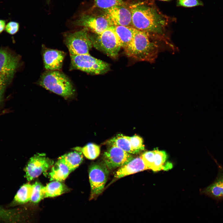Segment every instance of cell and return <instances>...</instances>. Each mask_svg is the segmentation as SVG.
Instances as JSON below:
<instances>
[{
  "mask_svg": "<svg viewBox=\"0 0 223 223\" xmlns=\"http://www.w3.org/2000/svg\"><path fill=\"white\" fill-rule=\"evenodd\" d=\"M155 150L146 151L141 156L142 160L145 164L149 169H151L153 165Z\"/></svg>",
  "mask_w": 223,
  "mask_h": 223,
  "instance_id": "27",
  "label": "cell"
},
{
  "mask_svg": "<svg viewBox=\"0 0 223 223\" xmlns=\"http://www.w3.org/2000/svg\"><path fill=\"white\" fill-rule=\"evenodd\" d=\"M64 41L70 55L89 54L93 46L88 31L85 28L66 33L64 35Z\"/></svg>",
  "mask_w": 223,
  "mask_h": 223,
  "instance_id": "6",
  "label": "cell"
},
{
  "mask_svg": "<svg viewBox=\"0 0 223 223\" xmlns=\"http://www.w3.org/2000/svg\"><path fill=\"white\" fill-rule=\"evenodd\" d=\"M11 80L6 76L0 73V106L3 100L6 88Z\"/></svg>",
  "mask_w": 223,
  "mask_h": 223,
  "instance_id": "28",
  "label": "cell"
},
{
  "mask_svg": "<svg viewBox=\"0 0 223 223\" xmlns=\"http://www.w3.org/2000/svg\"><path fill=\"white\" fill-rule=\"evenodd\" d=\"M33 188L30 201L34 203H38L45 198L43 190L44 186L38 182L33 185Z\"/></svg>",
  "mask_w": 223,
  "mask_h": 223,
  "instance_id": "24",
  "label": "cell"
},
{
  "mask_svg": "<svg viewBox=\"0 0 223 223\" xmlns=\"http://www.w3.org/2000/svg\"><path fill=\"white\" fill-rule=\"evenodd\" d=\"M76 26L83 27L88 31L95 34H100L111 26L103 14L96 15L83 13L73 22Z\"/></svg>",
  "mask_w": 223,
  "mask_h": 223,
  "instance_id": "8",
  "label": "cell"
},
{
  "mask_svg": "<svg viewBox=\"0 0 223 223\" xmlns=\"http://www.w3.org/2000/svg\"><path fill=\"white\" fill-rule=\"evenodd\" d=\"M53 164V161L45 154H38L32 157L25 168V177L31 181L48 170Z\"/></svg>",
  "mask_w": 223,
  "mask_h": 223,
  "instance_id": "9",
  "label": "cell"
},
{
  "mask_svg": "<svg viewBox=\"0 0 223 223\" xmlns=\"http://www.w3.org/2000/svg\"><path fill=\"white\" fill-rule=\"evenodd\" d=\"M103 10V15L111 26H132L131 13L125 5L115 6Z\"/></svg>",
  "mask_w": 223,
  "mask_h": 223,
  "instance_id": "10",
  "label": "cell"
},
{
  "mask_svg": "<svg viewBox=\"0 0 223 223\" xmlns=\"http://www.w3.org/2000/svg\"><path fill=\"white\" fill-rule=\"evenodd\" d=\"M38 84L65 99L72 98L75 90L68 78L60 71L48 70L44 72Z\"/></svg>",
  "mask_w": 223,
  "mask_h": 223,
  "instance_id": "3",
  "label": "cell"
},
{
  "mask_svg": "<svg viewBox=\"0 0 223 223\" xmlns=\"http://www.w3.org/2000/svg\"><path fill=\"white\" fill-rule=\"evenodd\" d=\"M89 178L91 187L90 200L96 199L103 191L108 179L109 172L106 164L97 163L89 169Z\"/></svg>",
  "mask_w": 223,
  "mask_h": 223,
  "instance_id": "7",
  "label": "cell"
},
{
  "mask_svg": "<svg viewBox=\"0 0 223 223\" xmlns=\"http://www.w3.org/2000/svg\"><path fill=\"white\" fill-rule=\"evenodd\" d=\"M167 157L165 151L155 150L154 161L151 169L154 171H160L163 169Z\"/></svg>",
  "mask_w": 223,
  "mask_h": 223,
  "instance_id": "23",
  "label": "cell"
},
{
  "mask_svg": "<svg viewBox=\"0 0 223 223\" xmlns=\"http://www.w3.org/2000/svg\"><path fill=\"white\" fill-rule=\"evenodd\" d=\"M74 149L81 152L86 158L90 160L97 158L100 151L99 146L92 143H89L83 147H77Z\"/></svg>",
  "mask_w": 223,
  "mask_h": 223,
  "instance_id": "22",
  "label": "cell"
},
{
  "mask_svg": "<svg viewBox=\"0 0 223 223\" xmlns=\"http://www.w3.org/2000/svg\"><path fill=\"white\" fill-rule=\"evenodd\" d=\"M219 169L214 181L201 191L202 193L217 200L223 199V169Z\"/></svg>",
  "mask_w": 223,
  "mask_h": 223,
  "instance_id": "15",
  "label": "cell"
},
{
  "mask_svg": "<svg viewBox=\"0 0 223 223\" xmlns=\"http://www.w3.org/2000/svg\"><path fill=\"white\" fill-rule=\"evenodd\" d=\"M70 56V69L79 70L91 75L103 74L110 70L108 63L90 54Z\"/></svg>",
  "mask_w": 223,
  "mask_h": 223,
  "instance_id": "4",
  "label": "cell"
},
{
  "mask_svg": "<svg viewBox=\"0 0 223 223\" xmlns=\"http://www.w3.org/2000/svg\"><path fill=\"white\" fill-rule=\"evenodd\" d=\"M20 57L5 48L0 49V73L12 80L20 64Z\"/></svg>",
  "mask_w": 223,
  "mask_h": 223,
  "instance_id": "12",
  "label": "cell"
},
{
  "mask_svg": "<svg viewBox=\"0 0 223 223\" xmlns=\"http://www.w3.org/2000/svg\"><path fill=\"white\" fill-rule=\"evenodd\" d=\"M72 172L65 164L58 159L53 165L49 173L50 180L61 181L64 180Z\"/></svg>",
  "mask_w": 223,
  "mask_h": 223,
  "instance_id": "17",
  "label": "cell"
},
{
  "mask_svg": "<svg viewBox=\"0 0 223 223\" xmlns=\"http://www.w3.org/2000/svg\"><path fill=\"white\" fill-rule=\"evenodd\" d=\"M65 55V52L58 50L46 49L43 52L45 68L47 70L60 71Z\"/></svg>",
  "mask_w": 223,
  "mask_h": 223,
  "instance_id": "13",
  "label": "cell"
},
{
  "mask_svg": "<svg viewBox=\"0 0 223 223\" xmlns=\"http://www.w3.org/2000/svg\"><path fill=\"white\" fill-rule=\"evenodd\" d=\"M111 28L115 33L121 48H125L132 39L136 30L132 26H112Z\"/></svg>",
  "mask_w": 223,
  "mask_h": 223,
  "instance_id": "16",
  "label": "cell"
},
{
  "mask_svg": "<svg viewBox=\"0 0 223 223\" xmlns=\"http://www.w3.org/2000/svg\"><path fill=\"white\" fill-rule=\"evenodd\" d=\"M160 0V1H170L171 0Z\"/></svg>",
  "mask_w": 223,
  "mask_h": 223,
  "instance_id": "32",
  "label": "cell"
},
{
  "mask_svg": "<svg viewBox=\"0 0 223 223\" xmlns=\"http://www.w3.org/2000/svg\"><path fill=\"white\" fill-rule=\"evenodd\" d=\"M164 45L173 47L167 37L136 29L131 41L124 49L128 57L152 63Z\"/></svg>",
  "mask_w": 223,
  "mask_h": 223,
  "instance_id": "2",
  "label": "cell"
},
{
  "mask_svg": "<svg viewBox=\"0 0 223 223\" xmlns=\"http://www.w3.org/2000/svg\"><path fill=\"white\" fill-rule=\"evenodd\" d=\"M50 0H47V1H48V2H50Z\"/></svg>",
  "mask_w": 223,
  "mask_h": 223,
  "instance_id": "33",
  "label": "cell"
},
{
  "mask_svg": "<svg viewBox=\"0 0 223 223\" xmlns=\"http://www.w3.org/2000/svg\"><path fill=\"white\" fill-rule=\"evenodd\" d=\"M132 26L136 29L168 37L167 28L172 20L161 13L153 0H146L132 4Z\"/></svg>",
  "mask_w": 223,
  "mask_h": 223,
  "instance_id": "1",
  "label": "cell"
},
{
  "mask_svg": "<svg viewBox=\"0 0 223 223\" xmlns=\"http://www.w3.org/2000/svg\"><path fill=\"white\" fill-rule=\"evenodd\" d=\"M82 152L75 151L66 154L58 159L65 164L72 171H74L81 164L83 160Z\"/></svg>",
  "mask_w": 223,
  "mask_h": 223,
  "instance_id": "18",
  "label": "cell"
},
{
  "mask_svg": "<svg viewBox=\"0 0 223 223\" xmlns=\"http://www.w3.org/2000/svg\"><path fill=\"white\" fill-rule=\"evenodd\" d=\"M45 198L57 196L69 190L67 187L60 181H54L44 186Z\"/></svg>",
  "mask_w": 223,
  "mask_h": 223,
  "instance_id": "19",
  "label": "cell"
},
{
  "mask_svg": "<svg viewBox=\"0 0 223 223\" xmlns=\"http://www.w3.org/2000/svg\"><path fill=\"white\" fill-rule=\"evenodd\" d=\"M127 137L135 154L138 153L144 150L143 140L141 137L137 135H134L132 137L127 136Z\"/></svg>",
  "mask_w": 223,
  "mask_h": 223,
  "instance_id": "26",
  "label": "cell"
},
{
  "mask_svg": "<svg viewBox=\"0 0 223 223\" xmlns=\"http://www.w3.org/2000/svg\"><path fill=\"white\" fill-rule=\"evenodd\" d=\"M203 5L200 0H177V6L185 7H192Z\"/></svg>",
  "mask_w": 223,
  "mask_h": 223,
  "instance_id": "29",
  "label": "cell"
},
{
  "mask_svg": "<svg viewBox=\"0 0 223 223\" xmlns=\"http://www.w3.org/2000/svg\"><path fill=\"white\" fill-rule=\"evenodd\" d=\"M111 27L100 34L89 33V37L95 48L110 57L116 58L121 47Z\"/></svg>",
  "mask_w": 223,
  "mask_h": 223,
  "instance_id": "5",
  "label": "cell"
},
{
  "mask_svg": "<svg viewBox=\"0 0 223 223\" xmlns=\"http://www.w3.org/2000/svg\"><path fill=\"white\" fill-rule=\"evenodd\" d=\"M148 169L144 164L142 157L140 156L133 158L126 164L120 167L116 172L115 177L116 178H120Z\"/></svg>",
  "mask_w": 223,
  "mask_h": 223,
  "instance_id": "14",
  "label": "cell"
},
{
  "mask_svg": "<svg viewBox=\"0 0 223 223\" xmlns=\"http://www.w3.org/2000/svg\"><path fill=\"white\" fill-rule=\"evenodd\" d=\"M103 157L105 164L110 169L121 167L133 158L131 154L114 145H110Z\"/></svg>",
  "mask_w": 223,
  "mask_h": 223,
  "instance_id": "11",
  "label": "cell"
},
{
  "mask_svg": "<svg viewBox=\"0 0 223 223\" xmlns=\"http://www.w3.org/2000/svg\"><path fill=\"white\" fill-rule=\"evenodd\" d=\"M110 145L115 146L130 154H135L127 136L118 134L107 142Z\"/></svg>",
  "mask_w": 223,
  "mask_h": 223,
  "instance_id": "20",
  "label": "cell"
},
{
  "mask_svg": "<svg viewBox=\"0 0 223 223\" xmlns=\"http://www.w3.org/2000/svg\"><path fill=\"white\" fill-rule=\"evenodd\" d=\"M6 25V21L0 19V33L5 30Z\"/></svg>",
  "mask_w": 223,
  "mask_h": 223,
  "instance_id": "31",
  "label": "cell"
},
{
  "mask_svg": "<svg viewBox=\"0 0 223 223\" xmlns=\"http://www.w3.org/2000/svg\"><path fill=\"white\" fill-rule=\"evenodd\" d=\"M19 24L16 22L11 21L9 22L6 25L5 30L11 35H14L19 30Z\"/></svg>",
  "mask_w": 223,
  "mask_h": 223,
  "instance_id": "30",
  "label": "cell"
},
{
  "mask_svg": "<svg viewBox=\"0 0 223 223\" xmlns=\"http://www.w3.org/2000/svg\"><path fill=\"white\" fill-rule=\"evenodd\" d=\"M33 188V185L28 183L21 186L15 196L14 202L17 204H23L30 201Z\"/></svg>",
  "mask_w": 223,
  "mask_h": 223,
  "instance_id": "21",
  "label": "cell"
},
{
  "mask_svg": "<svg viewBox=\"0 0 223 223\" xmlns=\"http://www.w3.org/2000/svg\"><path fill=\"white\" fill-rule=\"evenodd\" d=\"M94 5L103 10L116 5H125L123 0H94Z\"/></svg>",
  "mask_w": 223,
  "mask_h": 223,
  "instance_id": "25",
  "label": "cell"
}]
</instances>
